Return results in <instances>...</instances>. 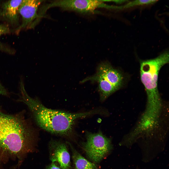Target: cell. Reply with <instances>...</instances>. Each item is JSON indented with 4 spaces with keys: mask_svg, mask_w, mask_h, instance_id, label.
<instances>
[{
    "mask_svg": "<svg viewBox=\"0 0 169 169\" xmlns=\"http://www.w3.org/2000/svg\"><path fill=\"white\" fill-rule=\"evenodd\" d=\"M47 169H61L58 165L55 162H53L47 168Z\"/></svg>",
    "mask_w": 169,
    "mask_h": 169,
    "instance_id": "obj_15",
    "label": "cell"
},
{
    "mask_svg": "<svg viewBox=\"0 0 169 169\" xmlns=\"http://www.w3.org/2000/svg\"><path fill=\"white\" fill-rule=\"evenodd\" d=\"M19 96L20 101L28 106L38 125L53 134L69 135L72 133L76 119L91 114L90 111L72 113L48 108L38 100L30 97L24 89L20 91Z\"/></svg>",
    "mask_w": 169,
    "mask_h": 169,
    "instance_id": "obj_2",
    "label": "cell"
},
{
    "mask_svg": "<svg viewBox=\"0 0 169 169\" xmlns=\"http://www.w3.org/2000/svg\"><path fill=\"white\" fill-rule=\"evenodd\" d=\"M43 0H24L23 1L19 10V14L21 16V25L15 30L18 32L23 28H32L35 26L36 22L38 20V7Z\"/></svg>",
    "mask_w": 169,
    "mask_h": 169,
    "instance_id": "obj_6",
    "label": "cell"
},
{
    "mask_svg": "<svg viewBox=\"0 0 169 169\" xmlns=\"http://www.w3.org/2000/svg\"><path fill=\"white\" fill-rule=\"evenodd\" d=\"M32 130L22 115L0 112V152L21 159L32 150Z\"/></svg>",
    "mask_w": 169,
    "mask_h": 169,
    "instance_id": "obj_1",
    "label": "cell"
},
{
    "mask_svg": "<svg viewBox=\"0 0 169 169\" xmlns=\"http://www.w3.org/2000/svg\"><path fill=\"white\" fill-rule=\"evenodd\" d=\"M66 144L52 140L50 143V158L52 162H57L61 169H71L70 155Z\"/></svg>",
    "mask_w": 169,
    "mask_h": 169,
    "instance_id": "obj_7",
    "label": "cell"
},
{
    "mask_svg": "<svg viewBox=\"0 0 169 169\" xmlns=\"http://www.w3.org/2000/svg\"><path fill=\"white\" fill-rule=\"evenodd\" d=\"M95 75L107 80L118 89L122 84L123 77L122 74L108 62H104L100 65Z\"/></svg>",
    "mask_w": 169,
    "mask_h": 169,
    "instance_id": "obj_8",
    "label": "cell"
},
{
    "mask_svg": "<svg viewBox=\"0 0 169 169\" xmlns=\"http://www.w3.org/2000/svg\"><path fill=\"white\" fill-rule=\"evenodd\" d=\"M157 1L155 0H133L129 2L124 6H119V9L127 8L136 6L152 4L155 3Z\"/></svg>",
    "mask_w": 169,
    "mask_h": 169,
    "instance_id": "obj_12",
    "label": "cell"
},
{
    "mask_svg": "<svg viewBox=\"0 0 169 169\" xmlns=\"http://www.w3.org/2000/svg\"><path fill=\"white\" fill-rule=\"evenodd\" d=\"M11 30L8 25L5 24H0V36L2 35L9 33ZM0 50L9 53L13 54L14 51L9 48L4 46L0 43Z\"/></svg>",
    "mask_w": 169,
    "mask_h": 169,
    "instance_id": "obj_13",
    "label": "cell"
},
{
    "mask_svg": "<svg viewBox=\"0 0 169 169\" xmlns=\"http://www.w3.org/2000/svg\"><path fill=\"white\" fill-rule=\"evenodd\" d=\"M23 0H10L2 5L0 16L12 24H17L19 20V10Z\"/></svg>",
    "mask_w": 169,
    "mask_h": 169,
    "instance_id": "obj_9",
    "label": "cell"
},
{
    "mask_svg": "<svg viewBox=\"0 0 169 169\" xmlns=\"http://www.w3.org/2000/svg\"><path fill=\"white\" fill-rule=\"evenodd\" d=\"M86 141L83 145L88 157L95 163L100 162L112 148L110 139L101 131L97 133H86Z\"/></svg>",
    "mask_w": 169,
    "mask_h": 169,
    "instance_id": "obj_4",
    "label": "cell"
},
{
    "mask_svg": "<svg viewBox=\"0 0 169 169\" xmlns=\"http://www.w3.org/2000/svg\"><path fill=\"white\" fill-rule=\"evenodd\" d=\"M136 169H138V168H137Z\"/></svg>",
    "mask_w": 169,
    "mask_h": 169,
    "instance_id": "obj_16",
    "label": "cell"
},
{
    "mask_svg": "<svg viewBox=\"0 0 169 169\" xmlns=\"http://www.w3.org/2000/svg\"><path fill=\"white\" fill-rule=\"evenodd\" d=\"M104 1L96 0H55L51 2V7H59L64 10L74 11L79 13L94 12L100 7L111 8V6L104 3Z\"/></svg>",
    "mask_w": 169,
    "mask_h": 169,
    "instance_id": "obj_5",
    "label": "cell"
},
{
    "mask_svg": "<svg viewBox=\"0 0 169 169\" xmlns=\"http://www.w3.org/2000/svg\"></svg>",
    "mask_w": 169,
    "mask_h": 169,
    "instance_id": "obj_17",
    "label": "cell"
},
{
    "mask_svg": "<svg viewBox=\"0 0 169 169\" xmlns=\"http://www.w3.org/2000/svg\"><path fill=\"white\" fill-rule=\"evenodd\" d=\"M72 152V158L75 169H97L94 163L90 162L83 157L70 145Z\"/></svg>",
    "mask_w": 169,
    "mask_h": 169,
    "instance_id": "obj_11",
    "label": "cell"
},
{
    "mask_svg": "<svg viewBox=\"0 0 169 169\" xmlns=\"http://www.w3.org/2000/svg\"><path fill=\"white\" fill-rule=\"evenodd\" d=\"M88 81H96L98 82L100 99L102 100L105 99L111 94L118 90L107 80L95 74L84 79L82 82H84Z\"/></svg>",
    "mask_w": 169,
    "mask_h": 169,
    "instance_id": "obj_10",
    "label": "cell"
},
{
    "mask_svg": "<svg viewBox=\"0 0 169 169\" xmlns=\"http://www.w3.org/2000/svg\"><path fill=\"white\" fill-rule=\"evenodd\" d=\"M169 52L166 51L155 58L141 62V79L146 90L149 107L161 105L157 88L158 74L162 66L169 62Z\"/></svg>",
    "mask_w": 169,
    "mask_h": 169,
    "instance_id": "obj_3",
    "label": "cell"
},
{
    "mask_svg": "<svg viewBox=\"0 0 169 169\" xmlns=\"http://www.w3.org/2000/svg\"><path fill=\"white\" fill-rule=\"evenodd\" d=\"M8 94V93L7 91L2 84L0 83V95L7 96Z\"/></svg>",
    "mask_w": 169,
    "mask_h": 169,
    "instance_id": "obj_14",
    "label": "cell"
}]
</instances>
